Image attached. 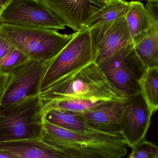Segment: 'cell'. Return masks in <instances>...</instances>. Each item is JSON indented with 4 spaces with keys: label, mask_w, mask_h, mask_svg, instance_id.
I'll list each match as a JSON object with an SVG mask.
<instances>
[{
    "label": "cell",
    "mask_w": 158,
    "mask_h": 158,
    "mask_svg": "<svg viewBox=\"0 0 158 158\" xmlns=\"http://www.w3.org/2000/svg\"><path fill=\"white\" fill-rule=\"evenodd\" d=\"M51 61L29 59L9 72L11 78L1 106L40 94L41 83Z\"/></svg>",
    "instance_id": "ba28073f"
},
{
    "label": "cell",
    "mask_w": 158,
    "mask_h": 158,
    "mask_svg": "<svg viewBox=\"0 0 158 158\" xmlns=\"http://www.w3.org/2000/svg\"><path fill=\"white\" fill-rule=\"evenodd\" d=\"M40 95L43 105L66 99L123 102L127 98L107 78L96 62L61 77Z\"/></svg>",
    "instance_id": "6da1fadb"
},
{
    "label": "cell",
    "mask_w": 158,
    "mask_h": 158,
    "mask_svg": "<svg viewBox=\"0 0 158 158\" xmlns=\"http://www.w3.org/2000/svg\"><path fill=\"white\" fill-rule=\"evenodd\" d=\"M152 115L139 93L128 96L123 102L121 135L127 146L132 148L146 139Z\"/></svg>",
    "instance_id": "30bf717a"
},
{
    "label": "cell",
    "mask_w": 158,
    "mask_h": 158,
    "mask_svg": "<svg viewBox=\"0 0 158 158\" xmlns=\"http://www.w3.org/2000/svg\"><path fill=\"white\" fill-rule=\"evenodd\" d=\"M0 151L14 158H67L61 151L42 139H26L0 142Z\"/></svg>",
    "instance_id": "4fadbf2b"
},
{
    "label": "cell",
    "mask_w": 158,
    "mask_h": 158,
    "mask_svg": "<svg viewBox=\"0 0 158 158\" xmlns=\"http://www.w3.org/2000/svg\"><path fill=\"white\" fill-rule=\"evenodd\" d=\"M15 48L7 39L0 35V60Z\"/></svg>",
    "instance_id": "7402d4cb"
},
{
    "label": "cell",
    "mask_w": 158,
    "mask_h": 158,
    "mask_svg": "<svg viewBox=\"0 0 158 158\" xmlns=\"http://www.w3.org/2000/svg\"><path fill=\"white\" fill-rule=\"evenodd\" d=\"M103 1L106 2H109L110 1H112V0H103Z\"/></svg>",
    "instance_id": "4316f807"
},
{
    "label": "cell",
    "mask_w": 158,
    "mask_h": 158,
    "mask_svg": "<svg viewBox=\"0 0 158 158\" xmlns=\"http://www.w3.org/2000/svg\"><path fill=\"white\" fill-rule=\"evenodd\" d=\"M1 23L57 31L66 26L41 0H12L3 10Z\"/></svg>",
    "instance_id": "52a82bcc"
},
{
    "label": "cell",
    "mask_w": 158,
    "mask_h": 158,
    "mask_svg": "<svg viewBox=\"0 0 158 158\" xmlns=\"http://www.w3.org/2000/svg\"><path fill=\"white\" fill-rule=\"evenodd\" d=\"M43 115L44 119L49 123L70 131L82 133H103L90 126L79 113L47 107L43 108Z\"/></svg>",
    "instance_id": "5bb4252c"
},
{
    "label": "cell",
    "mask_w": 158,
    "mask_h": 158,
    "mask_svg": "<svg viewBox=\"0 0 158 158\" xmlns=\"http://www.w3.org/2000/svg\"><path fill=\"white\" fill-rule=\"evenodd\" d=\"M75 34H61L58 31L1 24L0 35L29 59L52 61Z\"/></svg>",
    "instance_id": "277c9868"
},
{
    "label": "cell",
    "mask_w": 158,
    "mask_h": 158,
    "mask_svg": "<svg viewBox=\"0 0 158 158\" xmlns=\"http://www.w3.org/2000/svg\"><path fill=\"white\" fill-rule=\"evenodd\" d=\"M92 62H96V59L89 29L84 27L75 32L69 43L51 62L41 83L40 91L69 73Z\"/></svg>",
    "instance_id": "5b68a950"
},
{
    "label": "cell",
    "mask_w": 158,
    "mask_h": 158,
    "mask_svg": "<svg viewBox=\"0 0 158 158\" xmlns=\"http://www.w3.org/2000/svg\"><path fill=\"white\" fill-rule=\"evenodd\" d=\"M106 101H92L83 99H66L57 101L43 105V108L52 107L62 110L74 113H82L101 104Z\"/></svg>",
    "instance_id": "d6986e66"
},
{
    "label": "cell",
    "mask_w": 158,
    "mask_h": 158,
    "mask_svg": "<svg viewBox=\"0 0 158 158\" xmlns=\"http://www.w3.org/2000/svg\"><path fill=\"white\" fill-rule=\"evenodd\" d=\"M150 24L147 35L134 44L137 55L146 68L158 65V20L150 21Z\"/></svg>",
    "instance_id": "9a60e30c"
},
{
    "label": "cell",
    "mask_w": 158,
    "mask_h": 158,
    "mask_svg": "<svg viewBox=\"0 0 158 158\" xmlns=\"http://www.w3.org/2000/svg\"><path fill=\"white\" fill-rule=\"evenodd\" d=\"M0 158H14V157L9 153L0 151Z\"/></svg>",
    "instance_id": "603a6c76"
},
{
    "label": "cell",
    "mask_w": 158,
    "mask_h": 158,
    "mask_svg": "<svg viewBox=\"0 0 158 158\" xmlns=\"http://www.w3.org/2000/svg\"><path fill=\"white\" fill-rule=\"evenodd\" d=\"M29 59L23 52L15 48L0 60V69L3 72L9 73Z\"/></svg>",
    "instance_id": "ffe728a7"
},
{
    "label": "cell",
    "mask_w": 158,
    "mask_h": 158,
    "mask_svg": "<svg viewBox=\"0 0 158 158\" xmlns=\"http://www.w3.org/2000/svg\"><path fill=\"white\" fill-rule=\"evenodd\" d=\"M128 157L130 158H158V147L146 139L141 140L132 148Z\"/></svg>",
    "instance_id": "44dd1931"
},
{
    "label": "cell",
    "mask_w": 158,
    "mask_h": 158,
    "mask_svg": "<svg viewBox=\"0 0 158 158\" xmlns=\"http://www.w3.org/2000/svg\"><path fill=\"white\" fill-rule=\"evenodd\" d=\"M41 1L75 32L82 29L88 20L107 3L103 0Z\"/></svg>",
    "instance_id": "8fae6325"
},
{
    "label": "cell",
    "mask_w": 158,
    "mask_h": 158,
    "mask_svg": "<svg viewBox=\"0 0 158 158\" xmlns=\"http://www.w3.org/2000/svg\"><path fill=\"white\" fill-rule=\"evenodd\" d=\"M130 5L131 2L124 0H112L94 14L85 23L84 27L89 29L98 25L125 16Z\"/></svg>",
    "instance_id": "ac0fdd59"
},
{
    "label": "cell",
    "mask_w": 158,
    "mask_h": 158,
    "mask_svg": "<svg viewBox=\"0 0 158 158\" xmlns=\"http://www.w3.org/2000/svg\"><path fill=\"white\" fill-rule=\"evenodd\" d=\"M125 16L133 44L146 35L150 26L149 19L143 3L131 1Z\"/></svg>",
    "instance_id": "2e32d148"
},
{
    "label": "cell",
    "mask_w": 158,
    "mask_h": 158,
    "mask_svg": "<svg viewBox=\"0 0 158 158\" xmlns=\"http://www.w3.org/2000/svg\"><path fill=\"white\" fill-rule=\"evenodd\" d=\"M148 2L151 3V2H158V0H145Z\"/></svg>",
    "instance_id": "484cf974"
},
{
    "label": "cell",
    "mask_w": 158,
    "mask_h": 158,
    "mask_svg": "<svg viewBox=\"0 0 158 158\" xmlns=\"http://www.w3.org/2000/svg\"><path fill=\"white\" fill-rule=\"evenodd\" d=\"M2 72H2V70H1V69H0V73H2Z\"/></svg>",
    "instance_id": "83f0119b"
},
{
    "label": "cell",
    "mask_w": 158,
    "mask_h": 158,
    "mask_svg": "<svg viewBox=\"0 0 158 158\" xmlns=\"http://www.w3.org/2000/svg\"><path fill=\"white\" fill-rule=\"evenodd\" d=\"M4 7L0 5V26L1 25V19L2 16V13H3V10H4Z\"/></svg>",
    "instance_id": "d4e9b609"
},
{
    "label": "cell",
    "mask_w": 158,
    "mask_h": 158,
    "mask_svg": "<svg viewBox=\"0 0 158 158\" xmlns=\"http://www.w3.org/2000/svg\"><path fill=\"white\" fill-rule=\"evenodd\" d=\"M89 29L92 51L98 64L133 44L125 16Z\"/></svg>",
    "instance_id": "9c48e42d"
},
{
    "label": "cell",
    "mask_w": 158,
    "mask_h": 158,
    "mask_svg": "<svg viewBox=\"0 0 158 158\" xmlns=\"http://www.w3.org/2000/svg\"><path fill=\"white\" fill-rule=\"evenodd\" d=\"M123 102L105 101L79 113L89 125L101 132L121 134Z\"/></svg>",
    "instance_id": "7c38bea8"
},
{
    "label": "cell",
    "mask_w": 158,
    "mask_h": 158,
    "mask_svg": "<svg viewBox=\"0 0 158 158\" xmlns=\"http://www.w3.org/2000/svg\"><path fill=\"white\" fill-rule=\"evenodd\" d=\"M12 1V0H0V5L5 8Z\"/></svg>",
    "instance_id": "cb8c5ba5"
},
{
    "label": "cell",
    "mask_w": 158,
    "mask_h": 158,
    "mask_svg": "<svg viewBox=\"0 0 158 158\" xmlns=\"http://www.w3.org/2000/svg\"><path fill=\"white\" fill-rule=\"evenodd\" d=\"M98 64L107 78L125 96L139 93V80L146 67L137 55L134 44L123 48Z\"/></svg>",
    "instance_id": "8992f818"
},
{
    "label": "cell",
    "mask_w": 158,
    "mask_h": 158,
    "mask_svg": "<svg viewBox=\"0 0 158 158\" xmlns=\"http://www.w3.org/2000/svg\"><path fill=\"white\" fill-rule=\"evenodd\" d=\"M138 84L139 93L153 115L158 109V66L147 67Z\"/></svg>",
    "instance_id": "e0dca14e"
},
{
    "label": "cell",
    "mask_w": 158,
    "mask_h": 158,
    "mask_svg": "<svg viewBox=\"0 0 158 158\" xmlns=\"http://www.w3.org/2000/svg\"><path fill=\"white\" fill-rule=\"evenodd\" d=\"M42 139L67 158H119L127 154V145L121 134L78 133L45 119Z\"/></svg>",
    "instance_id": "7a4b0ae2"
},
{
    "label": "cell",
    "mask_w": 158,
    "mask_h": 158,
    "mask_svg": "<svg viewBox=\"0 0 158 158\" xmlns=\"http://www.w3.org/2000/svg\"><path fill=\"white\" fill-rule=\"evenodd\" d=\"M44 123L40 94L8 106H0V142L42 139Z\"/></svg>",
    "instance_id": "3957f363"
}]
</instances>
